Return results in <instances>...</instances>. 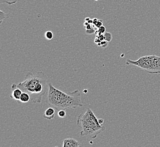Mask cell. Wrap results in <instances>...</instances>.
I'll list each match as a JSON object with an SVG mask.
<instances>
[{"label":"cell","mask_w":160,"mask_h":147,"mask_svg":"<svg viewBox=\"0 0 160 147\" xmlns=\"http://www.w3.org/2000/svg\"><path fill=\"white\" fill-rule=\"evenodd\" d=\"M46 102L47 104L58 111L83 106L80 91L76 89L73 92L65 93L57 89L51 83L49 84Z\"/></svg>","instance_id":"obj_1"},{"label":"cell","mask_w":160,"mask_h":147,"mask_svg":"<svg viewBox=\"0 0 160 147\" xmlns=\"http://www.w3.org/2000/svg\"><path fill=\"white\" fill-rule=\"evenodd\" d=\"M49 84L47 75L39 71L37 73L28 72L25 80L17 85L23 92L30 95L33 102L40 103L43 96L48 91Z\"/></svg>","instance_id":"obj_2"},{"label":"cell","mask_w":160,"mask_h":147,"mask_svg":"<svg viewBox=\"0 0 160 147\" xmlns=\"http://www.w3.org/2000/svg\"><path fill=\"white\" fill-rule=\"evenodd\" d=\"M77 126L81 129L80 134L81 136L96 139L102 132L105 130V127L99 122L91 109L88 108L84 113H81L78 116Z\"/></svg>","instance_id":"obj_3"},{"label":"cell","mask_w":160,"mask_h":147,"mask_svg":"<svg viewBox=\"0 0 160 147\" xmlns=\"http://www.w3.org/2000/svg\"><path fill=\"white\" fill-rule=\"evenodd\" d=\"M127 65L132 64L151 74H160V56L156 55H144L138 60L133 61L130 59L127 60Z\"/></svg>","instance_id":"obj_4"},{"label":"cell","mask_w":160,"mask_h":147,"mask_svg":"<svg viewBox=\"0 0 160 147\" xmlns=\"http://www.w3.org/2000/svg\"><path fill=\"white\" fill-rule=\"evenodd\" d=\"M12 93L10 95V98L16 101H19L23 91L17 87V85L16 84H12Z\"/></svg>","instance_id":"obj_5"},{"label":"cell","mask_w":160,"mask_h":147,"mask_svg":"<svg viewBox=\"0 0 160 147\" xmlns=\"http://www.w3.org/2000/svg\"><path fill=\"white\" fill-rule=\"evenodd\" d=\"M62 147H81V144L73 138H67L63 140Z\"/></svg>","instance_id":"obj_6"},{"label":"cell","mask_w":160,"mask_h":147,"mask_svg":"<svg viewBox=\"0 0 160 147\" xmlns=\"http://www.w3.org/2000/svg\"><path fill=\"white\" fill-rule=\"evenodd\" d=\"M55 109L52 107H48L47 109L44 111V113L43 114V117L48 120H51L55 118Z\"/></svg>","instance_id":"obj_7"},{"label":"cell","mask_w":160,"mask_h":147,"mask_svg":"<svg viewBox=\"0 0 160 147\" xmlns=\"http://www.w3.org/2000/svg\"><path fill=\"white\" fill-rule=\"evenodd\" d=\"M31 100V96L28 93L23 92L22 94L19 101L22 103H27Z\"/></svg>","instance_id":"obj_8"},{"label":"cell","mask_w":160,"mask_h":147,"mask_svg":"<svg viewBox=\"0 0 160 147\" xmlns=\"http://www.w3.org/2000/svg\"><path fill=\"white\" fill-rule=\"evenodd\" d=\"M9 17L8 15L5 13V12H3L2 10H0V25L2 24V21H3V20L6 19Z\"/></svg>","instance_id":"obj_9"},{"label":"cell","mask_w":160,"mask_h":147,"mask_svg":"<svg viewBox=\"0 0 160 147\" xmlns=\"http://www.w3.org/2000/svg\"><path fill=\"white\" fill-rule=\"evenodd\" d=\"M18 0H0V4L6 3L8 5H14L18 2Z\"/></svg>","instance_id":"obj_10"},{"label":"cell","mask_w":160,"mask_h":147,"mask_svg":"<svg viewBox=\"0 0 160 147\" xmlns=\"http://www.w3.org/2000/svg\"><path fill=\"white\" fill-rule=\"evenodd\" d=\"M106 32V28L105 26H102L101 27L99 28L96 31V34L97 36H99L103 34H105Z\"/></svg>","instance_id":"obj_11"},{"label":"cell","mask_w":160,"mask_h":147,"mask_svg":"<svg viewBox=\"0 0 160 147\" xmlns=\"http://www.w3.org/2000/svg\"><path fill=\"white\" fill-rule=\"evenodd\" d=\"M44 36L47 40H51L53 37V34L52 31H48L46 32Z\"/></svg>","instance_id":"obj_12"},{"label":"cell","mask_w":160,"mask_h":147,"mask_svg":"<svg viewBox=\"0 0 160 147\" xmlns=\"http://www.w3.org/2000/svg\"><path fill=\"white\" fill-rule=\"evenodd\" d=\"M104 36H105V40L107 41L108 43L110 42L112 39V36L111 33H109L108 32H106L104 34Z\"/></svg>","instance_id":"obj_13"},{"label":"cell","mask_w":160,"mask_h":147,"mask_svg":"<svg viewBox=\"0 0 160 147\" xmlns=\"http://www.w3.org/2000/svg\"><path fill=\"white\" fill-rule=\"evenodd\" d=\"M67 113L64 110H60L58 111V116L60 118H65L66 116Z\"/></svg>","instance_id":"obj_14"},{"label":"cell","mask_w":160,"mask_h":147,"mask_svg":"<svg viewBox=\"0 0 160 147\" xmlns=\"http://www.w3.org/2000/svg\"><path fill=\"white\" fill-rule=\"evenodd\" d=\"M108 42L106 40L102 41L101 42V46H102L103 48H106L108 46Z\"/></svg>","instance_id":"obj_15"},{"label":"cell","mask_w":160,"mask_h":147,"mask_svg":"<svg viewBox=\"0 0 160 147\" xmlns=\"http://www.w3.org/2000/svg\"><path fill=\"white\" fill-rule=\"evenodd\" d=\"M96 27L99 28L101 27V26H103V21L102 20H98V21L97 22L96 25H95Z\"/></svg>","instance_id":"obj_16"},{"label":"cell","mask_w":160,"mask_h":147,"mask_svg":"<svg viewBox=\"0 0 160 147\" xmlns=\"http://www.w3.org/2000/svg\"><path fill=\"white\" fill-rule=\"evenodd\" d=\"M98 121L99 123L102 125H103V123H104V120L103 119H98Z\"/></svg>","instance_id":"obj_17"},{"label":"cell","mask_w":160,"mask_h":147,"mask_svg":"<svg viewBox=\"0 0 160 147\" xmlns=\"http://www.w3.org/2000/svg\"><path fill=\"white\" fill-rule=\"evenodd\" d=\"M95 1H98V0H95Z\"/></svg>","instance_id":"obj_18"}]
</instances>
